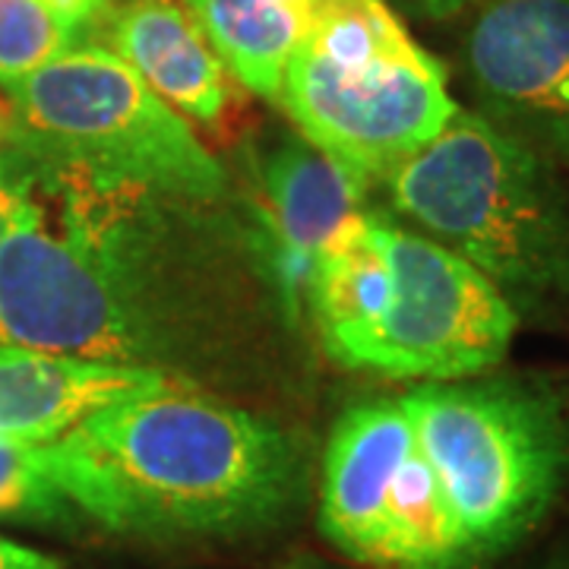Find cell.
I'll return each mask as SVG.
<instances>
[{
    "mask_svg": "<svg viewBox=\"0 0 569 569\" xmlns=\"http://www.w3.org/2000/svg\"><path fill=\"white\" fill-rule=\"evenodd\" d=\"M0 569H73L70 563H63L61 557L41 553L36 548H26L13 538L0 535Z\"/></svg>",
    "mask_w": 569,
    "mask_h": 569,
    "instance_id": "d6986e66",
    "label": "cell"
},
{
    "mask_svg": "<svg viewBox=\"0 0 569 569\" xmlns=\"http://www.w3.org/2000/svg\"><path fill=\"white\" fill-rule=\"evenodd\" d=\"M32 162L17 152L13 146L0 156V250L7 244V234L20 216L22 203L29 197V187H32Z\"/></svg>",
    "mask_w": 569,
    "mask_h": 569,
    "instance_id": "ac0fdd59",
    "label": "cell"
},
{
    "mask_svg": "<svg viewBox=\"0 0 569 569\" xmlns=\"http://www.w3.org/2000/svg\"><path fill=\"white\" fill-rule=\"evenodd\" d=\"M13 149L48 171L181 203L228 190L219 159L190 121L102 44H73L7 89Z\"/></svg>",
    "mask_w": 569,
    "mask_h": 569,
    "instance_id": "5b68a950",
    "label": "cell"
},
{
    "mask_svg": "<svg viewBox=\"0 0 569 569\" xmlns=\"http://www.w3.org/2000/svg\"><path fill=\"white\" fill-rule=\"evenodd\" d=\"M111 51L178 114L216 127L228 108V70L190 10L174 0H127L108 20Z\"/></svg>",
    "mask_w": 569,
    "mask_h": 569,
    "instance_id": "7c38bea8",
    "label": "cell"
},
{
    "mask_svg": "<svg viewBox=\"0 0 569 569\" xmlns=\"http://www.w3.org/2000/svg\"><path fill=\"white\" fill-rule=\"evenodd\" d=\"M466 73L490 123L569 168V0H478Z\"/></svg>",
    "mask_w": 569,
    "mask_h": 569,
    "instance_id": "ba28073f",
    "label": "cell"
},
{
    "mask_svg": "<svg viewBox=\"0 0 569 569\" xmlns=\"http://www.w3.org/2000/svg\"><path fill=\"white\" fill-rule=\"evenodd\" d=\"M279 569H339V567L326 563V560H320V557H310V553H298V557L284 560Z\"/></svg>",
    "mask_w": 569,
    "mask_h": 569,
    "instance_id": "603a6c76",
    "label": "cell"
},
{
    "mask_svg": "<svg viewBox=\"0 0 569 569\" xmlns=\"http://www.w3.org/2000/svg\"><path fill=\"white\" fill-rule=\"evenodd\" d=\"M466 526L449 503L443 481L421 447L408 452L387 509L380 569H481Z\"/></svg>",
    "mask_w": 569,
    "mask_h": 569,
    "instance_id": "9a60e30c",
    "label": "cell"
},
{
    "mask_svg": "<svg viewBox=\"0 0 569 569\" xmlns=\"http://www.w3.org/2000/svg\"><path fill=\"white\" fill-rule=\"evenodd\" d=\"M538 569H569V548L553 550V553H550L548 560H545Z\"/></svg>",
    "mask_w": 569,
    "mask_h": 569,
    "instance_id": "cb8c5ba5",
    "label": "cell"
},
{
    "mask_svg": "<svg viewBox=\"0 0 569 569\" xmlns=\"http://www.w3.org/2000/svg\"><path fill=\"white\" fill-rule=\"evenodd\" d=\"M365 187L305 137H284L257 168L253 244L284 317H301L320 250L361 209Z\"/></svg>",
    "mask_w": 569,
    "mask_h": 569,
    "instance_id": "9c48e42d",
    "label": "cell"
},
{
    "mask_svg": "<svg viewBox=\"0 0 569 569\" xmlns=\"http://www.w3.org/2000/svg\"><path fill=\"white\" fill-rule=\"evenodd\" d=\"M402 399L351 406L329 437L320 471V531L348 560L380 569L396 475L415 449Z\"/></svg>",
    "mask_w": 569,
    "mask_h": 569,
    "instance_id": "30bf717a",
    "label": "cell"
},
{
    "mask_svg": "<svg viewBox=\"0 0 569 569\" xmlns=\"http://www.w3.org/2000/svg\"><path fill=\"white\" fill-rule=\"evenodd\" d=\"M402 406L485 563L538 529L569 478V421L550 389L468 377L421 383Z\"/></svg>",
    "mask_w": 569,
    "mask_h": 569,
    "instance_id": "8992f818",
    "label": "cell"
},
{
    "mask_svg": "<svg viewBox=\"0 0 569 569\" xmlns=\"http://www.w3.org/2000/svg\"><path fill=\"white\" fill-rule=\"evenodd\" d=\"M392 10H402L408 17H418V20H452L459 17L462 10L475 7L478 0H387Z\"/></svg>",
    "mask_w": 569,
    "mask_h": 569,
    "instance_id": "ffe728a7",
    "label": "cell"
},
{
    "mask_svg": "<svg viewBox=\"0 0 569 569\" xmlns=\"http://www.w3.org/2000/svg\"><path fill=\"white\" fill-rule=\"evenodd\" d=\"M279 102L361 187L387 181L459 111L443 63L387 0H310Z\"/></svg>",
    "mask_w": 569,
    "mask_h": 569,
    "instance_id": "3957f363",
    "label": "cell"
},
{
    "mask_svg": "<svg viewBox=\"0 0 569 569\" xmlns=\"http://www.w3.org/2000/svg\"><path fill=\"white\" fill-rule=\"evenodd\" d=\"M0 519L63 526L80 512L58 488L44 443L0 440Z\"/></svg>",
    "mask_w": 569,
    "mask_h": 569,
    "instance_id": "2e32d148",
    "label": "cell"
},
{
    "mask_svg": "<svg viewBox=\"0 0 569 569\" xmlns=\"http://www.w3.org/2000/svg\"><path fill=\"white\" fill-rule=\"evenodd\" d=\"M396 288L387 219L355 212L320 250L307 284V305L326 351L339 358L387 313Z\"/></svg>",
    "mask_w": 569,
    "mask_h": 569,
    "instance_id": "4fadbf2b",
    "label": "cell"
},
{
    "mask_svg": "<svg viewBox=\"0 0 569 569\" xmlns=\"http://www.w3.org/2000/svg\"><path fill=\"white\" fill-rule=\"evenodd\" d=\"M181 206L36 164L0 250V346L162 373L193 305Z\"/></svg>",
    "mask_w": 569,
    "mask_h": 569,
    "instance_id": "7a4b0ae2",
    "label": "cell"
},
{
    "mask_svg": "<svg viewBox=\"0 0 569 569\" xmlns=\"http://www.w3.org/2000/svg\"><path fill=\"white\" fill-rule=\"evenodd\" d=\"M13 146V104L7 96H0V156Z\"/></svg>",
    "mask_w": 569,
    "mask_h": 569,
    "instance_id": "7402d4cb",
    "label": "cell"
},
{
    "mask_svg": "<svg viewBox=\"0 0 569 569\" xmlns=\"http://www.w3.org/2000/svg\"><path fill=\"white\" fill-rule=\"evenodd\" d=\"M392 206L503 295L569 291V197L529 142L456 111L387 178Z\"/></svg>",
    "mask_w": 569,
    "mask_h": 569,
    "instance_id": "277c9868",
    "label": "cell"
},
{
    "mask_svg": "<svg viewBox=\"0 0 569 569\" xmlns=\"http://www.w3.org/2000/svg\"><path fill=\"white\" fill-rule=\"evenodd\" d=\"M41 3L48 10H54L77 36L99 20L104 13V7H108V0H41Z\"/></svg>",
    "mask_w": 569,
    "mask_h": 569,
    "instance_id": "44dd1931",
    "label": "cell"
},
{
    "mask_svg": "<svg viewBox=\"0 0 569 569\" xmlns=\"http://www.w3.org/2000/svg\"><path fill=\"white\" fill-rule=\"evenodd\" d=\"M310 0H187L190 17L244 89L279 102Z\"/></svg>",
    "mask_w": 569,
    "mask_h": 569,
    "instance_id": "5bb4252c",
    "label": "cell"
},
{
    "mask_svg": "<svg viewBox=\"0 0 569 569\" xmlns=\"http://www.w3.org/2000/svg\"><path fill=\"white\" fill-rule=\"evenodd\" d=\"M44 449L82 522L149 541L282 529L310 485L298 433L174 383L92 411Z\"/></svg>",
    "mask_w": 569,
    "mask_h": 569,
    "instance_id": "6da1fadb",
    "label": "cell"
},
{
    "mask_svg": "<svg viewBox=\"0 0 569 569\" xmlns=\"http://www.w3.org/2000/svg\"><path fill=\"white\" fill-rule=\"evenodd\" d=\"M171 383L146 367L0 346V440L51 443L92 411Z\"/></svg>",
    "mask_w": 569,
    "mask_h": 569,
    "instance_id": "8fae6325",
    "label": "cell"
},
{
    "mask_svg": "<svg viewBox=\"0 0 569 569\" xmlns=\"http://www.w3.org/2000/svg\"><path fill=\"white\" fill-rule=\"evenodd\" d=\"M77 44V32L41 0H0V86L10 89Z\"/></svg>",
    "mask_w": 569,
    "mask_h": 569,
    "instance_id": "e0dca14e",
    "label": "cell"
},
{
    "mask_svg": "<svg viewBox=\"0 0 569 569\" xmlns=\"http://www.w3.org/2000/svg\"><path fill=\"white\" fill-rule=\"evenodd\" d=\"M396 288L387 313L336 358L389 380H468L507 358L516 310L481 269L387 219Z\"/></svg>",
    "mask_w": 569,
    "mask_h": 569,
    "instance_id": "52a82bcc",
    "label": "cell"
}]
</instances>
